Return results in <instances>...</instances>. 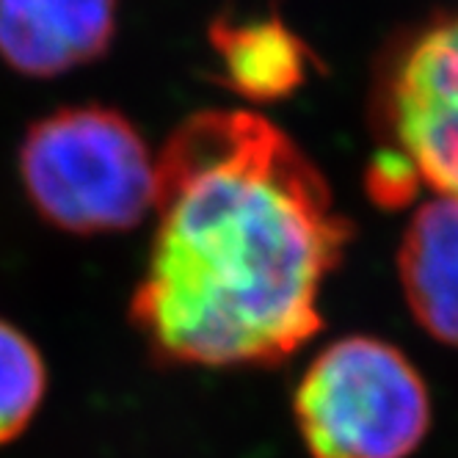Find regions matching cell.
Listing matches in <instances>:
<instances>
[{
  "instance_id": "cell-8",
  "label": "cell",
  "mask_w": 458,
  "mask_h": 458,
  "mask_svg": "<svg viewBox=\"0 0 458 458\" xmlns=\"http://www.w3.org/2000/svg\"><path fill=\"white\" fill-rule=\"evenodd\" d=\"M47 370L39 348L0 320V445L17 439L42 406Z\"/></svg>"
},
{
  "instance_id": "cell-3",
  "label": "cell",
  "mask_w": 458,
  "mask_h": 458,
  "mask_svg": "<svg viewBox=\"0 0 458 458\" xmlns=\"http://www.w3.org/2000/svg\"><path fill=\"white\" fill-rule=\"evenodd\" d=\"M368 172L384 208L411 202L420 188L458 199V14L437 17L392 45L376 72Z\"/></svg>"
},
{
  "instance_id": "cell-7",
  "label": "cell",
  "mask_w": 458,
  "mask_h": 458,
  "mask_svg": "<svg viewBox=\"0 0 458 458\" xmlns=\"http://www.w3.org/2000/svg\"><path fill=\"white\" fill-rule=\"evenodd\" d=\"M210 45L224 83L257 103H276L296 91L312 67V50L279 17H218Z\"/></svg>"
},
{
  "instance_id": "cell-1",
  "label": "cell",
  "mask_w": 458,
  "mask_h": 458,
  "mask_svg": "<svg viewBox=\"0 0 458 458\" xmlns=\"http://www.w3.org/2000/svg\"><path fill=\"white\" fill-rule=\"evenodd\" d=\"M155 235L130 318L174 365H279L323 326L351 224L315 163L249 111L188 116L155 160Z\"/></svg>"
},
{
  "instance_id": "cell-2",
  "label": "cell",
  "mask_w": 458,
  "mask_h": 458,
  "mask_svg": "<svg viewBox=\"0 0 458 458\" xmlns=\"http://www.w3.org/2000/svg\"><path fill=\"white\" fill-rule=\"evenodd\" d=\"M20 180L34 210L75 235L122 233L155 205V160L124 114L86 103L28 127Z\"/></svg>"
},
{
  "instance_id": "cell-5",
  "label": "cell",
  "mask_w": 458,
  "mask_h": 458,
  "mask_svg": "<svg viewBox=\"0 0 458 458\" xmlns=\"http://www.w3.org/2000/svg\"><path fill=\"white\" fill-rule=\"evenodd\" d=\"M119 0H0V61L55 78L100 58L116 34Z\"/></svg>"
},
{
  "instance_id": "cell-4",
  "label": "cell",
  "mask_w": 458,
  "mask_h": 458,
  "mask_svg": "<svg viewBox=\"0 0 458 458\" xmlns=\"http://www.w3.org/2000/svg\"><path fill=\"white\" fill-rule=\"evenodd\" d=\"M293 411L312 458H409L431 428L422 376L376 337L323 348L299 381Z\"/></svg>"
},
{
  "instance_id": "cell-6",
  "label": "cell",
  "mask_w": 458,
  "mask_h": 458,
  "mask_svg": "<svg viewBox=\"0 0 458 458\" xmlns=\"http://www.w3.org/2000/svg\"><path fill=\"white\" fill-rule=\"evenodd\" d=\"M398 263L420 326L437 340L458 345V199L437 196L417 208Z\"/></svg>"
}]
</instances>
